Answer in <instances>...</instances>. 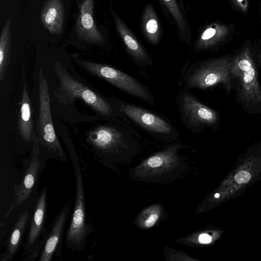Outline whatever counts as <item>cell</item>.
Wrapping results in <instances>:
<instances>
[{"label": "cell", "mask_w": 261, "mask_h": 261, "mask_svg": "<svg viewBox=\"0 0 261 261\" xmlns=\"http://www.w3.org/2000/svg\"><path fill=\"white\" fill-rule=\"evenodd\" d=\"M75 62L89 72L109 82L117 88L153 104L143 86L129 75L109 65L75 58Z\"/></svg>", "instance_id": "5b68a950"}, {"label": "cell", "mask_w": 261, "mask_h": 261, "mask_svg": "<svg viewBox=\"0 0 261 261\" xmlns=\"http://www.w3.org/2000/svg\"><path fill=\"white\" fill-rule=\"evenodd\" d=\"M55 69L60 81V86L55 95L61 101L70 102L78 98L101 115L109 116L112 114V108L106 100L71 76L59 63L56 64Z\"/></svg>", "instance_id": "6da1fadb"}, {"label": "cell", "mask_w": 261, "mask_h": 261, "mask_svg": "<svg viewBox=\"0 0 261 261\" xmlns=\"http://www.w3.org/2000/svg\"><path fill=\"white\" fill-rule=\"evenodd\" d=\"M169 19L176 27L180 39L186 43L191 41V33L187 19L182 0H159Z\"/></svg>", "instance_id": "4fadbf2b"}, {"label": "cell", "mask_w": 261, "mask_h": 261, "mask_svg": "<svg viewBox=\"0 0 261 261\" xmlns=\"http://www.w3.org/2000/svg\"><path fill=\"white\" fill-rule=\"evenodd\" d=\"M44 27L52 34H60L63 22V7L61 0H47L41 11Z\"/></svg>", "instance_id": "e0dca14e"}, {"label": "cell", "mask_w": 261, "mask_h": 261, "mask_svg": "<svg viewBox=\"0 0 261 261\" xmlns=\"http://www.w3.org/2000/svg\"><path fill=\"white\" fill-rule=\"evenodd\" d=\"M75 174V199L73 214L67 232L66 243L72 251L84 249L91 227L87 223L85 194L82 173L78 164H74Z\"/></svg>", "instance_id": "277c9868"}, {"label": "cell", "mask_w": 261, "mask_h": 261, "mask_svg": "<svg viewBox=\"0 0 261 261\" xmlns=\"http://www.w3.org/2000/svg\"><path fill=\"white\" fill-rule=\"evenodd\" d=\"M10 21H7L4 27L0 39V80L5 75L10 60L11 45L10 39Z\"/></svg>", "instance_id": "44dd1931"}, {"label": "cell", "mask_w": 261, "mask_h": 261, "mask_svg": "<svg viewBox=\"0 0 261 261\" xmlns=\"http://www.w3.org/2000/svg\"><path fill=\"white\" fill-rule=\"evenodd\" d=\"M259 62L260 63V65H261V55L259 56ZM261 66V65H260Z\"/></svg>", "instance_id": "484cf974"}, {"label": "cell", "mask_w": 261, "mask_h": 261, "mask_svg": "<svg viewBox=\"0 0 261 261\" xmlns=\"http://www.w3.org/2000/svg\"><path fill=\"white\" fill-rule=\"evenodd\" d=\"M116 30L122 38L124 45L130 55L135 59L145 61L148 59V55L136 37L118 15L115 11L111 8Z\"/></svg>", "instance_id": "5bb4252c"}, {"label": "cell", "mask_w": 261, "mask_h": 261, "mask_svg": "<svg viewBox=\"0 0 261 261\" xmlns=\"http://www.w3.org/2000/svg\"><path fill=\"white\" fill-rule=\"evenodd\" d=\"M228 29L224 24L214 22L207 25L200 33L195 45L197 51L210 48L220 41L227 35Z\"/></svg>", "instance_id": "ac0fdd59"}, {"label": "cell", "mask_w": 261, "mask_h": 261, "mask_svg": "<svg viewBox=\"0 0 261 261\" xmlns=\"http://www.w3.org/2000/svg\"><path fill=\"white\" fill-rule=\"evenodd\" d=\"M46 188L39 196L34 210L24 249L27 254L25 260H34L42 250L43 243L40 237L46 232L44 228L46 212Z\"/></svg>", "instance_id": "52a82bcc"}, {"label": "cell", "mask_w": 261, "mask_h": 261, "mask_svg": "<svg viewBox=\"0 0 261 261\" xmlns=\"http://www.w3.org/2000/svg\"><path fill=\"white\" fill-rule=\"evenodd\" d=\"M212 238L206 233H202L199 237V241L202 244H207L211 242Z\"/></svg>", "instance_id": "d4e9b609"}, {"label": "cell", "mask_w": 261, "mask_h": 261, "mask_svg": "<svg viewBox=\"0 0 261 261\" xmlns=\"http://www.w3.org/2000/svg\"><path fill=\"white\" fill-rule=\"evenodd\" d=\"M33 125L32 105L26 84L24 83L18 118V130L21 137L27 142L33 140L34 132Z\"/></svg>", "instance_id": "2e32d148"}, {"label": "cell", "mask_w": 261, "mask_h": 261, "mask_svg": "<svg viewBox=\"0 0 261 261\" xmlns=\"http://www.w3.org/2000/svg\"><path fill=\"white\" fill-rule=\"evenodd\" d=\"M147 164L151 167H158L162 165L163 160L159 155L153 156L148 159Z\"/></svg>", "instance_id": "7402d4cb"}, {"label": "cell", "mask_w": 261, "mask_h": 261, "mask_svg": "<svg viewBox=\"0 0 261 261\" xmlns=\"http://www.w3.org/2000/svg\"><path fill=\"white\" fill-rule=\"evenodd\" d=\"M71 206L69 200L52 221L43 238V245L39 261H50L60 254L64 227Z\"/></svg>", "instance_id": "ba28073f"}, {"label": "cell", "mask_w": 261, "mask_h": 261, "mask_svg": "<svg viewBox=\"0 0 261 261\" xmlns=\"http://www.w3.org/2000/svg\"><path fill=\"white\" fill-rule=\"evenodd\" d=\"M230 71L232 79L239 82V92L242 101L248 106L260 103L261 88L249 47L244 48L231 59Z\"/></svg>", "instance_id": "3957f363"}, {"label": "cell", "mask_w": 261, "mask_h": 261, "mask_svg": "<svg viewBox=\"0 0 261 261\" xmlns=\"http://www.w3.org/2000/svg\"><path fill=\"white\" fill-rule=\"evenodd\" d=\"M231 59L220 58L209 61L196 68L188 78V85L191 88L205 89L223 83L227 89L231 87L230 71Z\"/></svg>", "instance_id": "8992f818"}, {"label": "cell", "mask_w": 261, "mask_h": 261, "mask_svg": "<svg viewBox=\"0 0 261 261\" xmlns=\"http://www.w3.org/2000/svg\"><path fill=\"white\" fill-rule=\"evenodd\" d=\"M32 140V153L29 167L21 182L14 186L16 206L21 204L30 196L40 168L41 152L36 130H34Z\"/></svg>", "instance_id": "9c48e42d"}, {"label": "cell", "mask_w": 261, "mask_h": 261, "mask_svg": "<svg viewBox=\"0 0 261 261\" xmlns=\"http://www.w3.org/2000/svg\"><path fill=\"white\" fill-rule=\"evenodd\" d=\"M183 112L194 124L212 125L217 120V114L203 105L190 94H186L182 99Z\"/></svg>", "instance_id": "7c38bea8"}, {"label": "cell", "mask_w": 261, "mask_h": 261, "mask_svg": "<svg viewBox=\"0 0 261 261\" xmlns=\"http://www.w3.org/2000/svg\"><path fill=\"white\" fill-rule=\"evenodd\" d=\"M141 26L147 39L152 44H157L161 37V27L154 9L151 4L147 5L143 10Z\"/></svg>", "instance_id": "ffe728a7"}, {"label": "cell", "mask_w": 261, "mask_h": 261, "mask_svg": "<svg viewBox=\"0 0 261 261\" xmlns=\"http://www.w3.org/2000/svg\"><path fill=\"white\" fill-rule=\"evenodd\" d=\"M234 5L243 12H246L248 8L247 0H231Z\"/></svg>", "instance_id": "603a6c76"}, {"label": "cell", "mask_w": 261, "mask_h": 261, "mask_svg": "<svg viewBox=\"0 0 261 261\" xmlns=\"http://www.w3.org/2000/svg\"><path fill=\"white\" fill-rule=\"evenodd\" d=\"M94 1L83 0L81 3L76 30L82 39L91 42H101L103 41L102 36L93 19Z\"/></svg>", "instance_id": "8fae6325"}, {"label": "cell", "mask_w": 261, "mask_h": 261, "mask_svg": "<svg viewBox=\"0 0 261 261\" xmlns=\"http://www.w3.org/2000/svg\"><path fill=\"white\" fill-rule=\"evenodd\" d=\"M120 110L134 122L151 132L168 134L172 130L170 125L165 120L138 107L122 105Z\"/></svg>", "instance_id": "30bf717a"}, {"label": "cell", "mask_w": 261, "mask_h": 261, "mask_svg": "<svg viewBox=\"0 0 261 261\" xmlns=\"http://www.w3.org/2000/svg\"><path fill=\"white\" fill-rule=\"evenodd\" d=\"M29 211L23 213L18 218L8 240L7 248L1 255V261H10L20 246L29 217Z\"/></svg>", "instance_id": "d6986e66"}, {"label": "cell", "mask_w": 261, "mask_h": 261, "mask_svg": "<svg viewBox=\"0 0 261 261\" xmlns=\"http://www.w3.org/2000/svg\"><path fill=\"white\" fill-rule=\"evenodd\" d=\"M39 115L36 129L39 146L58 159L65 161L66 155L56 134L50 112V97L47 83L41 69L39 71Z\"/></svg>", "instance_id": "7a4b0ae2"}, {"label": "cell", "mask_w": 261, "mask_h": 261, "mask_svg": "<svg viewBox=\"0 0 261 261\" xmlns=\"http://www.w3.org/2000/svg\"><path fill=\"white\" fill-rule=\"evenodd\" d=\"M122 135L114 127L100 125L88 133L87 140L94 149L103 151L110 149L120 141Z\"/></svg>", "instance_id": "9a60e30c"}, {"label": "cell", "mask_w": 261, "mask_h": 261, "mask_svg": "<svg viewBox=\"0 0 261 261\" xmlns=\"http://www.w3.org/2000/svg\"><path fill=\"white\" fill-rule=\"evenodd\" d=\"M158 219V216L156 214H152L146 220L145 224L147 227H151L156 222Z\"/></svg>", "instance_id": "cb8c5ba5"}]
</instances>
